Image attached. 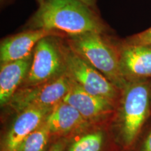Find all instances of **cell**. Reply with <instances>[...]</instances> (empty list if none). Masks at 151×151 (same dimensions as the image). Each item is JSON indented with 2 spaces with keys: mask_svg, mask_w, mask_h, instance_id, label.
<instances>
[{
  "mask_svg": "<svg viewBox=\"0 0 151 151\" xmlns=\"http://www.w3.org/2000/svg\"><path fill=\"white\" fill-rule=\"evenodd\" d=\"M65 38L50 36L36 45L29 73L21 87L37 86L58 78L66 72Z\"/></svg>",
  "mask_w": 151,
  "mask_h": 151,
  "instance_id": "cell-4",
  "label": "cell"
},
{
  "mask_svg": "<svg viewBox=\"0 0 151 151\" xmlns=\"http://www.w3.org/2000/svg\"><path fill=\"white\" fill-rule=\"evenodd\" d=\"M80 1H83L86 4L89 6L91 8L94 9L96 6V4H97V0H80Z\"/></svg>",
  "mask_w": 151,
  "mask_h": 151,
  "instance_id": "cell-18",
  "label": "cell"
},
{
  "mask_svg": "<svg viewBox=\"0 0 151 151\" xmlns=\"http://www.w3.org/2000/svg\"><path fill=\"white\" fill-rule=\"evenodd\" d=\"M65 55L66 73L71 80L90 94L104 97L115 104L118 102L121 90L97 69L75 53L67 43Z\"/></svg>",
  "mask_w": 151,
  "mask_h": 151,
  "instance_id": "cell-5",
  "label": "cell"
},
{
  "mask_svg": "<svg viewBox=\"0 0 151 151\" xmlns=\"http://www.w3.org/2000/svg\"><path fill=\"white\" fill-rule=\"evenodd\" d=\"M69 143L67 139L65 137L60 138L50 146L48 151H64Z\"/></svg>",
  "mask_w": 151,
  "mask_h": 151,
  "instance_id": "cell-16",
  "label": "cell"
},
{
  "mask_svg": "<svg viewBox=\"0 0 151 151\" xmlns=\"http://www.w3.org/2000/svg\"><path fill=\"white\" fill-rule=\"evenodd\" d=\"M122 41L127 44L151 46V27L141 32L130 36L125 39H122Z\"/></svg>",
  "mask_w": 151,
  "mask_h": 151,
  "instance_id": "cell-15",
  "label": "cell"
},
{
  "mask_svg": "<svg viewBox=\"0 0 151 151\" xmlns=\"http://www.w3.org/2000/svg\"><path fill=\"white\" fill-rule=\"evenodd\" d=\"M62 101L72 106L90 122L111 114L116 105L104 97L86 91L71 79L70 88Z\"/></svg>",
  "mask_w": 151,
  "mask_h": 151,
  "instance_id": "cell-8",
  "label": "cell"
},
{
  "mask_svg": "<svg viewBox=\"0 0 151 151\" xmlns=\"http://www.w3.org/2000/svg\"><path fill=\"white\" fill-rule=\"evenodd\" d=\"M139 151H151V129L145 137Z\"/></svg>",
  "mask_w": 151,
  "mask_h": 151,
  "instance_id": "cell-17",
  "label": "cell"
},
{
  "mask_svg": "<svg viewBox=\"0 0 151 151\" xmlns=\"http://www.w3.org/2000/svg\"><path fill=\"white\" fill-rule=\"evenodd\" d=\"M46 29L75 36L109 34L110 28L97 11L80 0H44L23 29Z\"/></svg>",
  "mask_w": 151,
  "mask_h": 151,
  "instance_id": "cell-1",
  "label": "cell"
},
{
  "mask_svg": "<svg viewBox=\"0 0 151 151\" xmlns=\"http://www.w3.org/2000/svg\"><path fill=\"white\" fill-rule=\"evenodd\" d=\"M33 53L23 59L1 65L0 67V104H8L20 88L29 73Z\"/></svg>",
  "mask_w": 151,
  "mask_h": 151,
  "instance_id": "cell-12",
  "label": "cell"
},
{
  "mask_svg": "<svg viewBox=\"0 0 151 151\" xmlns=\"http://www.w3.org/2000/svg\"><path fill=\"white\" fill-rule=\"evenodd\" d=\"M52 108H29L18 113L4 138L1 151L16 150L25 138L46 122Z\"/></svg>",
  "mask_w": 151,
  "mask_h": 151,
  "instance_id": "cell-9",
  "label": "cell"
},
{
  "mask_svg": "<svg viewBox=\"0 0 151 151\" xmlns=\"http://www.w3.org/2000/svg\"><path fill=\"white\" fill-rule=\"evenodd\" d=\"M36 1H37L38 4H39V5H40L43 2V1H44V0H36Z\"/></svg>",
  "mask_w": 151,
  "mask_h": 151,
  "instance_id": "cell-19",
  "label": "cell"
},
{
  "mask_svg": "<svg viewBox=\"0 0 151 151\" xmlns=\"http://www.w3.org/2000/svg\"><path fill=\"white\" fill-rule=\"evenodd\" d=\"M120 65L127 81L151 80V46L127 44L120 39Z\"/></svg>",
  "mask_w": 151,
  "mask_h": 151,
  "instance_id": "cell-10",
  "label": "cell"
},
{
  "mask_svg": "<svg viewBox=\"0 0 151 151\" xmlns=\"http://www.w3.org/2000/svg\"><path fill=\"white\" fill-rule=\"evenodd\" d=\"M46 122L52 136H65L81 131L90 123L72 106L63 101L52 108Z\"/></svg>",
  "mask_w": 151,
  "mask_h": 151,
  "instance_id": "cell-11",
  "label": "cell"
},
{
  "mask_svg": "<svg viewBox=\"0 0 151 151\" xmlns=\"http://www.w3.org/2000/svg\"><path fill=\"white\" fill-rule=\"evenodd\" d=\"M70 86L71 79L65 72L44 83L21 87L7 105L17 113L29 108H52L62 101Z\"/></svg>",
  "mask_w": 151,
  "mask_h": 151,
  "instance_id": "cell-6",
  "label": "cell"
},
{
  "mask_svg": "<svg viewBox=\"0 0 151 151\" xmlns=\"http://www.w3.org/2000/svg\"><path fill=\"white\" fill-rule=\"evenodd\" d=\"M104 142V134L102 132H92L71 143L67 151H101Z\"/></svg>",
  "mask_w": 151,
  "mask_h": 151,
  "instance_id": "cell-14",
  "label": "cell"
},
{
  "mask_svg": "<svg viewBox=\"0 0 151 151\" xmlns=\"http://www.w3.org/2000/svg\"><path fill=\"white\" fill-rule=\"evenodd\" d=\"M66 43L120 90L127 83L120 65V39L109 34L89 32L65 38Z\"/></svg>",
  "mask_w": 151,
  "mask_h": 151,
  "instance_id": "cell-2",
  "label": "cell"
},
{
  "mask_svg": "<svg viewBox=\"0 0 151 151\" xmlns=\"http://www.w3.org/2000/svg\"><path fill=\"white\" fill-rule=\"evenodd\" d=\"M51 136L45 122L40 127L25 138L15 151H44Z\"/></svg>",
  "mask_w": 151,
  "mask_h": 151,
  "instance_id": "cell-13",
  "label": "cell"
},
{
  "mask_svg": "<svg viewBox=\"0 0 151 151\" xmlns=\"http://www.w3.org/2000/svg\"><path fill=\"white\" fill-rule=\"evenodd\" d=\"M55 36L66 38L59 32L46 29H24L21 32L4 38L0 45L1 65L23 59L33 53L38 42L43 38Z\"/></svg>",
  "mask_w": 151,
  "mask_h": 151,
  "instance_id": "cell-7",
  "label": "cell"
},
{
  "mask_svg": "<svg viewBox=\"0 0 151 151\" xmlns=\"http://www.w3.org/2000/svg\"><path fill=\"white\" fill-rule=\"evenodd\" d=\"M116 121L118 140L124 148L136 142L150 116L151 80L127 81L121 90Z\"/></svg>",
  "mask_w": 151,
  "mask_h": 151,
  "instance_id": "cell-3",
  "label": "cell"
}]
</instances>
